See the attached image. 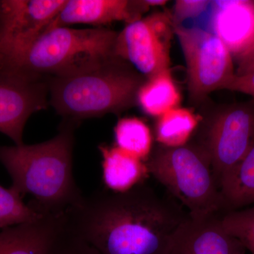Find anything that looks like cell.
Here are the masks:
<instances>
[{"label": "cell", "mask_w": 254, "mask_h": 254, "mask_svg": "<svg viewBox=\"0 0 254 254\" xmlns=\"http://www.w3.org/2000/svg\"><path fill=\"white\" fill-rule=\"evenodd\" d=\"M67 225L101 254H169L190 215L144 182L97 190L66 211Z\"/></svg>", "instance_id": "obj_1"}, {"label": "cell", "mask_w": 254, "mask_h": 254, "mask_svg": "<svg viewBox=\"0 0 254 254\" xmlns=\"http://www.w3.org/2000/svg\"><path fill=\"white\" fill-rule=\"evenodd\" d=\"M74 123L66 121L48 141L33 145L0 146V163L12 180L11 188L41 215L66 212L83 195L73 173Z\"/></svg>", "instance_id": "obj_2"}, {"label": "cell", "mask_w": 254, "mask_h": 254, "mask_svg": "<svg viewBox=\"0 0 254 254\" xmlns=\"http://www.w3.org/2000/svg\"><path fill=\"white\" fill-rule=\"evenodd\" d=\"M145 80L117 58L83 72L51 78L50 103L71 123L106 114L118 115L137 104L138 92Z\"/></svg>", "instance_id": "obj_3"}, {"label": "cell", "mask_w": 254, "mask_h": 254, "mask_svg": "<svg viewBox=\"0 0 254 254\" xmlns=\"http://www.w3.org/2000/svg\"><path fill=\"white\" fill-rule=\"evenodd\" d=\"M118 34L102 27L46 30L0 73L42 78L83 72L117 58L115 46Z\"/></svg>", "instance_id": "obj_4"}, {"label": "cell", "mask_w": 254, "mask_h": 254, "mask_svg": "<svg viewBox=\"0 0 254 254\" xmlns=\"http://www.w3.org/2000/svg\"><path fill=\"white\" fill-rule=\"evenodd\" d=\"M147 171L187 208L190 218L222 212L220 189L206 153L194 142L177 147L159 144L146 159Z\"/></svg>", "instance_id": "obj_5"}, {"label": "cell", "mask_w": 254, "mask_h": 254, "mask_svg": "<svg viewBox=\"0 0 254 254\" xmlns=\"http://www.w3.org/2000/svg\"><path fill=\"white\" fill-rule=\"evenodd\" d=\"M198 127L193 142L208 155L220 189L254 144V100L223 106Z\"/></svg>", "instance_id": "obj_6"}, {"label": "cell", "mask_w": 254, "mask_h": 254, "mask_svg": "<svg viewBox=\"0 0 254 254\" xmlns=\"http://www.w3.org/2000/svg\"><path fill=\"white\" fill-rule=\"evenodd\" d=\"M187 64V86L192 101H203L225 89L235 76L233 58L216 35L198 26H173Z\"/></svg>", "instance_id": "obj_7"}, {"label": "cell", "mask_w": 254, "mask_h": 254, "mask_svg": "<svg viewBox=\"0 0 254 254\" xmlns=\"http://www.w3.org/2000/svg\"><path fill=\"white\" fill-rule=\"evenodd\" d=\"M174 27L171 14L157 12L128 23L118 33L117 58L148 78L170 69V44Z\"/></svg>", "instance_id": "obj_8"}, {"label": "cell", "mask_w": 254, "mask_h": 254, "mask_svg": "<svg viewBox=\"0 0 254 254\" xmlns=\"http://www.w3.org/2000/svg\"><path fill=\"white\" fill-rule=\"evenodd\" d=\"M66 1H0V71L29 48Z\"/></svg>", "instance_id": "obj_9"}, {"label": "cell", "mask_w": 254, "mask_h": 254, "mask_svg": "<svg viewBox=\"0 0 254 254\" xmlns=\"http://www.w3.org/2000/svg\"><path fill=\"white\" fill-rule=\"evenodd\" d=\"M48 91L41 78L0 73V132L23 144L25 125L32 114L46 109Z\"/></svg>", "instance_id": "obj_10"}, {"label": "cell", "mask_w": 254, "mask_h": 254, "mask_svg": "<svg viewBox=\"0 0 254 254\" xmlns=\"http://www.w3.org/2000/svg\"><path fill=\"white\" fill-rule=\"evenodd\" d=\"M208 23L238 61L254 44V1H211Z\"/></svg>", "instance_id": "obj_11"}, {"label": "cell", "mask_w": 254, "mask_h": 254, "mask_svg": "<svg viewBox=\"0 0 254 254\" xmlns=\"http://www.w3.org/2000/svg\"><path fill=\"white\" fill-rule=\"evenodd\" d=\"M149 8L145 0H66L46 30L76 23L104 25L123 21L128 24L141 19Z\"/></svg>", "instance_id": "obj_12"}, {"label": "cell", "mask_w": 254, "mask_h": 254, "mask_svg": "<svg viewBox=\"0 0 254 254\" xmlns=\"http://www.w3.org/2000/svg\"><path fill=\"white\" fill-rule=\"evenodd\" d=\"M66 212L0 230V254H48L66 221Z\"/></svg>", "instance_id": "obj_13"}, {"label": "cell", "mask_w": 254, "mask_h": 254, "mask_svg": "<svg viewBox=\"0 0 254 254\" xmlns=\"http://www.w3.org/2000/svg\"><path fill=\"white\" fill-rule=\"evenodd\" d=\"M177 242L183 254H245V247L222 226L220 215L201 219L189 218Z\"/></svg>", "instance_id": "obj_14"}, {"label": "cell", "mask_w": 254, "mask_h": 254, "mask_svg": "<svg viewBox=\"0 0 254 254\" xmlns=\"http://www.w3.org/2000/svg\"><path fill=\"white\" fill-rule=\"evenodd\" d=\"M103 156V180L108 190L124 192L143 182L146 176L145 164L117 145H99Z\"/></svg>", "instance_id": "obj_15"}, {"label": "cell", "mask_w": 254, "mask_h": 254, "mask_svg": "<svg viewBox=\"0 0 254 254\" xmlns=\"http://www.w3.org/2000/svg\"><path fill=\"white\" fill-rule=\"evenodd\" d=\"M222 212L254 204V144L220 185Z\"/></svg>", "instance_id": "obj_16"}, {"label": "cell", "mask_w": 254, "mask_h": 254, "mask_svg": "<svg viewBox=\"0 0 254 254\" xmlns=\"http://www.w3.org/2000/svg\"><path fill=\"white\" fill-rule=\"evenodd\" d=\"M182 95L170 69L146 78L137 95V104L146 115L162 116L180 108Z\"/></svg>", "instance_id": "obj_17"}, {"label": "cell", "mask_w": 254, "mask_h": 254, "mask_svg": "<svg viewBox=\"0 0 254 254\" xmlns=\"http://www.w3.org/2000/svg\"><path fill=\"white\" fill-rule=\"evenodd\" d=\"M203 118L187 108H177L159 117L155 136L159 144L177 147L188 143Z\"/></svg>", "instance_id": "obj_18"}, {"label": "cell", "mask_w": 254, "mask_h": 254, "mask_svg": "<svg viewBox=\"0 0 254 254\" xmlns=\"http://www.w3.org/2000/svg\"><path fill=\"white\" fill-rule=\"evenodd\" d=\"M114 131L118 148L141 160L148 158L153 148L152 136L144 122L136 118H123Z\"/></svg>", "instance_id": "obj_19"}, {"label": "cell", "mask_w": 254, "mask_h": 254, "mask_svg": "<svg viewBox=\"0 0 254 254\" xmlns=\"http://www.w3.org/2000/svg\"><path fill=\"white\" fill-rule=\"evenodd\" d=\"M43 215L38 213L23 196L12 190L0 185V229L15 226L24 222H31Z\"/></svg>", "instance_id": "obj_20"}, {"label": "cell", "mask_w": 254, "mask_h": 254, "mask_svg": "<svg viewBox=\"0 0 254 254\" xmlns=\"http://www.w3.org/2000/svg\"><path fill=\"white\" fill-rule=\"evenodd\" d=\"M220 220L224 230L254 254V204L250 208L224 213Z\"/></svg>", "instance_id": "obj_21"}, {"label": "cell", "mask_w": 254, "mask_h": 254, "mask_svg": "<svg viewBox=\"0 0 254 254\" xmlns=\"http://www.w3.org/2000/svg\"><path fill=\"white\" fill-rule=\"evenodd\" d=\"M48 254H101L68 227L67 222L53 242Z\"/></svg>", "instance_id": "obj_22"}, {"label": "cell", "mask_w": 254, "mask_h": 254, "mask_svg": "<svg viewBox=\"0 0 254 254\" xmlns=\"http://www.w3.org/2000/svg\"><path fill=\"white\" fill-rule=\"evenodd\" d=\"M210 4L208 0H177L171 14L173 26H182L187 20L199 17L207 12Z\"/></svg>", "instance_id": "obj_23"}, {"label": "cell", "mask_w": 254, "mask_h": 254, "mask_svg": "<svg viewBox=\"0 0 254 254\" xmlns=\"http://www.w3.org/2000/svg\"><path fill=\"white\" fill-rule=\"evenodd\" d=\"M225 89L240 92L254 97V70L246 74H235Z\"/></svg>", "instance_id": "obj_24"}, {"label": "cell", "mask_w": 254, "mask_h": 254, "mask_svg": "<svg viewBox=\"0 0 254 254\" xmlns=\"http://www.w3.org/2000/svg\"><path fill=\"white\" fill-rule=\"evenodd\" d=\"M238 64L235 74L237 76L246 74L254 70V52L244 57L243 58L237 62Z\"/></svg>", "instance_id": "obj_25"}, {"label": "cell", "mask_w": 254, "mask_h": 254, "mask_svg": "<svg viewBox=\"0 0 254 254\" xmlns=\"http://www.w3.org/2000/svg\"><path fill=\"white\" fill-rule=\"evenodd\" d=\"M145 3L149 6H163L168 2V1H165V0H145Z\"/></svg>", "instance_id": "obj_26"}, {"label": "cell", "mask_w": 254, "mask_h": 254, "mask_svg": "<svg viewBox=\"0 0 254 254\" xmlns=\"http://www.w3.org/2000/svg\"><path fill=\"white\" fill-rule=\"evenodd\" d=\"M178 236V235H177ZM169 254H182L181 249H180V246H179L178 242H177V237L176 242H175V245H174L173 250L170 252Z\"/></svg>", "instance_id": "obj_27"}, {"label": "cell", "mask_w": 254, "mask_h": 254, "mask_svg": "<svg viewBox=\"0 0 254 254\" xmlns=\"http://www.w3.org/2000/svg\"><path fill=\"white\" fill-rule=\"evenodd\" d=\"M254 44L253 45V46H252V48H251V49L250 50H249V51L247 52V53H246V54L245 55H244V56L242 57V58H241L240 59H242V58H243L244 57L247 56V55L250 54V53H254ZM239 60H238V61H239Z\"/></svg>", "instance_id": "obj_28"}]
</instances>
